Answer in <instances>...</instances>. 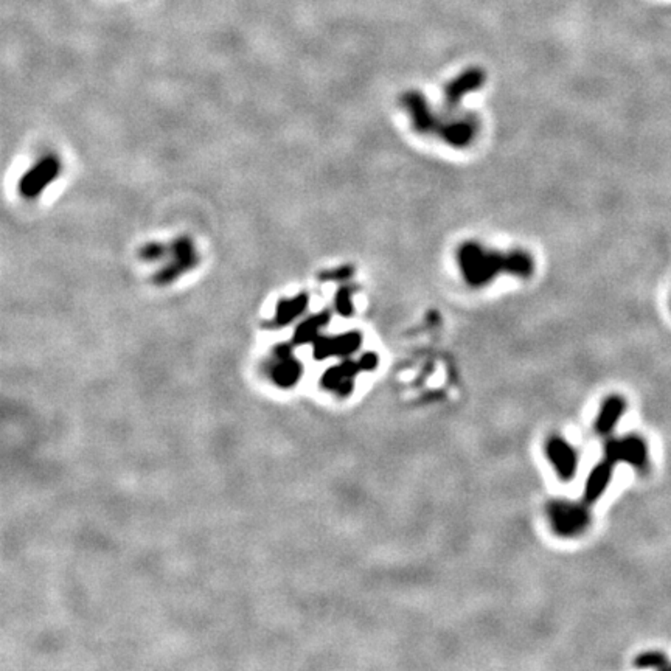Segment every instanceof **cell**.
<instances>
[{
  "label": "cell",
  "mask_w": 671,
  "mask_h": 671,
  "mask_svg": "<svg viewBox=\"0 0 671 671\" xmlns=\"http://www.w3.org/2000/svg\"><path fill=\"white\" fill-rule=\"evenodd\" d=\"M457 261L466 283L474 287H482L501 272L510 271L508 254L483 247L478 242H465L457 252Z\"/></svg>",
  "instance_id": "6da1fadb"
},
{
  "label": "cell",
  "mask_w": 671,
  "mask_h": 671,
  "mask_svg": "<svg viewBox=\"0 0 671 671\" xmlns=\"http://www.w3.org/2000/svg\"><path fill=\"white\" fill-rule=\"evenodd\" d=\"M547 518L552 530L563 538L580 536L590 526V514L585 505L565 499H558L548 503Z\"/></svg>",
  "instance_id": "7a4b0ae2"
},
{
  "label": "cell",
  "mask_w": 671,
  "mask_h": 671,
  "mask_svg": "<svg viewBox=\"0 0 671 671\" xmlns=\"http://www.w3.org/2000/svg\"><path fill=\"white\" fill-rule=\"evenodd\" d=\"M544 452L560 481L570 482L577 477L580 457L568 440L563 437H550L545 441Z\"/></svg>",
  "instance_id": "3957f363"
},
{
  "label": "cell",
  "mask_w": 671,
  "mask_h": 671,
  "mask_svg": "<svg viewBox=\"0 0 671 671\" xmlns=\"http://www.w3.org/2000/svg\"><path fill=\"white\" fill-rule=\"evenodd\" d=\"M605 459L611 460L613 463L622 461L632 468L645 469L648 466V446L637 435H626L623 439H614L606 443Z\"/></svg>",
  "instance_id": "277c9868"
},
{
  "label": "cell",
  "mask_w": 671,
  "mask_h": 671,
  "mask_svg": "<svg viewBox=\"0 0 671 671\" xmlns=\"http://www.w3.org/2000/svg\"><path fill=\"white\" fill-rule=\"evenodd\" d=\"M59 171L61 165L56 158H53V155L43 158L25 173L19 180L21 195L27 199L38 198L47 188V185H50L59 176Z\"/></svg>",
  "instance_id": "5b68a950"
},
{
  "label": "cell",
  "mask_w": 671,
  "mask_h": 671,
  "mask_svg": "<svg viewBox=\"0 0 671 671\" xmlns=\"http://www.w3.org/2000/svg\"><path fill=\"white\" fill-rule=\"evenodd\" d=\"M170 263L165 266L155 277V282L160 285L171 283L184 272H188L198 265V255L193 242L188 238H179L170 246Z\"/></svg>",
  "instance_id": "8992f818"
},
{
  "label": "cell",
  "mask_w": 671,
  "mask_h": 671,
  "mask_svg": "<svg viewBox=\"0 0 671 671\" xmlns=\"http://www.w3.org/2000/svg\"><path fill=\"white\" fill-rule=\"evenodd\" d=\"M403 104L411 117L412 126L420 134H439L441 121L434 114L431 106L421 93L407 92L403 97Z\"/></svg>",
  "instance_id": "52a82bcc"
},
{
  "label": "cell",
  "mask_w": 671,
  "mask_h": 671,
  "mask_svg": "<svg viewBox=\"0 0 671 671\" xmlns=\"http://www.w3.org/2000/svg\"><path fill=\"white\" fill-rule=\"evenodd\" d=\"M478 121L474 116H459L456 118H449L448 121H441L439 135L444 142L456 148H465L471 145L477 135Z\"/></svg>",
  "instance_id": "ba28073f"
},
{
  "label": "cell",
  "mask_w": 671,
  "mask_h": 671,
  "mask_svg": "<svg viewBox=\"0 0 671 671\" xmlns=\"http://www.w3.org/2000/svg\"><path fill=\"white\" fill-rule=\"evenodd\" d=\"M362 344V334L357 331L344 333L333 337H317L314 341V357L327 359L331 356L345 357L353 354Z\"/></svg>",
  "instance_id": "9c48e42d"
},
{
  "label": "cell",
  "mask_w": 671,
  "mask_h": 671,
  "mask_svg": "<svg viewBox=\"0 0 671 671\" xmlns=\"http://www.w3.org/2000/svg\"><path fill=\"white\" fill-rule=\"evenodd\" d=\"M359 372H362L359 362L354 361H344L342 364L336 365V367L328 369L324 377H322V386L328 390L336 391L337 395L348 396L354 389V377Z\"/></svg>",
  "instance_id": "30bf717a"
},
{
  "label": "cell",
  "mask_w": 671,
  "mask_h": 671,
  "mask_svg": "<svg viewBox=\"0 0 671 671\" xmlns=\"http://www.w3.org/2000/svg\"><path fill=\"white\" fill-rule=\"evenodd\" d=\"M485 81V73L481 68H468L461 75L454 78L444 89V104L448 108H457L465 95L477 91Z\"/></svg>",
  "instance_id": "8fae6325"
},
{
  "label": "cell",
  "mask_w": 671,
  "mask_h": 671,
  "mask_svg": "<svg viewBox=\"0 0 671 671\" xmlns=\"http://www.w3.org/2000/svg\"><path fill=\"white\" fill-rule=\"evenodd\" d=\"M614 465L611 460L605 459L603 461H600L594 468L590 469V473L586 478L585 488H583V502L586 505H592L601 499L608 490L609 483L613 481L614 476Z\"/></svg>",
  "instance_id": "7c38bea8"
},
{
  "label": "cell",
  "mask_w": 671,
  "mask_h": 671,
  "mask_svg": "<svg viewBox=\"0 0 671 671\" xmlns=\"http://www.w3.org/2000/svg\"><path fill=\"white\" fill-rule=\"evenodd\" d=\"M625 412H626V401L623 396L620 395L608 396L603 401V404H601L598 415L595 418V423H594L595 432L600 435L611 434L615 429L617 423L620 421V418L625 415Z\"/></svg>",
  "instance_id": "4fadbf2b"
},
{
  "label": "cell",
  "mask_w": 671,
  "mask_h": 671,
  "mask_svg": "<svg viewBox=\"0 0 671 671\" xmlns=\"http://www.w3.org/2000/svg\"><path fill=\"white\" fill-rule=\"evenodd\" d=\"M309 299L307 294H300L295 295V297L290 300H282L277 307V314H275V325L277 327H285L287 324H291L292 320L297 319L300 314H303V311L308 308Z\"/></svg>",
  "instance_id": "5bb4252c"
},
{
  "label": "cell",
  "mask_w": 671,
  "mask_h": 671,
  "mask_svg": "<svg viewBox=\"0 0 671 671\" xmlns=\"http://www.w3.org/2000/svg\"><path fill=\"white\" fill-rule=\"evenodd\" d=\"M286 348L282 347V350H278V354H280V364L277 365V369L274 372V378L278 384L290 387L294 384V382H297V379H300L302 367L297 361L292 359L290 350H286Z\"/></svg>",
  "instance_id": "9a60e30c"
},
{
  "label": "cell",
  "mask_w": 671,
  "mask_h": 671,
  "mask_svg": "<svg viewBox=\"0 0 671 671\" xmlns=\"http://www.w3.org/2000/svg\"><path fill=\"white\" fill-rule=\"evenodd\" d=\"M328 322H329L328 312H319V314H314L304 320L303 324L299 325L297 331H295V336H294L295 344H309L312 341H316V339L319 337L320 329L324 328Z\"/></svg>",
  "instance_id": "2e32d148"
},
{
  "label": "cell",
  "mask_w": 671,
  "mask_h": 671,
  "mask_svg": "<svg viewBox=\"0 0 671 671\" xmlns=\"http://www.w3.org/2000/svg\"><path fill=\"white\" fill-rule=\"evenodd\" d=\"M634 664L637 668H670V662L665 655H662L659 651H648V652H642L637 657H635Z\"/></svg>",
  "instance_id": "e0dca14e"
},
{
  "label": "cell",
  "mask_w": 671,
  "mask_h": 671,
  "mask_svg": "<svg viewBox=\"0 0 671 671\" xmlns=\"http://www.w3.org/2000/svg\"><path fill=\"white\" fill-rule=\"evenodd\" d=\"M352 287H341L334 297V307L339 314L344 317H350L353 314V302H352Z\"/></svg>",
  "instance_id": "ac0fdd59"
},
{
  "label": "cell",
  "mask_w": 671,
  "mask_h": 671,
  "mask_svg": "<svg viewBox=\"0 0 671 671\" xmlns=\"http://www.w3.org/2000/svg\"><path fill=\"white\" fill-rule=\"evenodd\" d=\"M168 255H170V247L163 246V244H159V242L146 244V246H143L140 250V258L145 261H158V260L168 258Z\"/></svg>",
  "instance_id": "d6986e66"
},
{
  "label": "cell",
  "mask_w": 671,
  "mask_h": 671,
  "mask_svg": "<svg viewBox=\"0 0 671 671\" xmlns=\"http://www.w3.org/2000/svg\"><path fill=\"white\" fill-rule=\"evenodd\" d=\"M357 362H359L362 372H373L374 369L378 367L379 357H378L377 353H364L361 356V359Z\"/></svg>",
  "instance_id": "ffe728a7"
},
{
  "label": "cell",
  "mask_w": 671,
  "mask_h": 671,
  "mask_svg": "<svg viewBox=\"0 0 671 671\" xmlns=\"http://www.w3.org/2000/svg\"><path fill=\"white\" fill-rule=\"evenodd\" d=\"M352 269L350 267H342V269H339V271H334V272H331V274H325V275H322L320 278L322 280H341V278H347V277H350L352 274Z\"/></svg>",
  "instance_id": "44dd1931"
}]
</instances>
